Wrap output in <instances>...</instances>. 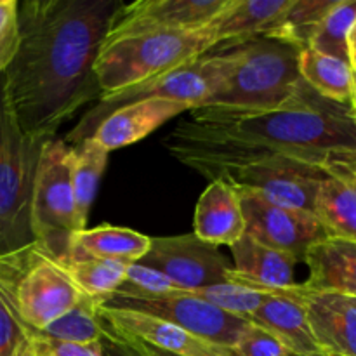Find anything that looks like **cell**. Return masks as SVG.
<instances>
[{"label":"cell","instance_id":"cell-26","mask_svg":"<svg viewBox=\"0 0 356 356\" xmlns=\"http://www.w3.org/2000/svg\"><path fill=\"white\" fill-rule=\"evenodd\" d=\"M99 306V301L86 296L79 305L54 320L51 325L30 334L45 339L66 341V343H97L104 334V323L97 315Z\"/></svg>","mask_w":356,"mask_h":356},{"label":"cell","instance_id":"cell-22","mask_svg":"<svg viewBox=\"0 0 356 356\" xmlns=\"http://www.w3.org/2000/svg\"><path fill=\"white\" fill-rule=\"evenodd\" d=\"M313 212L329 236L356 240V177L330 174L320 186Z\"/></svg>","mask_w":356,"mask_h":356},{"label":"cell","instance_id":"cell-21","mask_svg":"<svg viewBox=\"0 0 356 356\" xmlns=\"http://www.w3.org/2000/svg\"><path fill=\"white\" fill-rule=\"evenodd\" d=\"M149 245H152V238L143 233L103 225L75 233L70 240L66 256L139 263L149 250Z\"/></svg>","mask_w":356,"mask_h":356},{"label":"cell","instance_id":"cell-3","mask_svg":"<svg viewBox=\"0 0 356 356\" xmlns=\"http://www.w3.org/2000/svg\"><path fill=\"white\" fill-rule=\"evenodd\" d=\"M236 47L238 65L204 106L233 113H266L285 106L302 82L299 72L302 49L275 37L250 38Z\"/></svg>","mask_w":356,"mask_h":356},{"label":"cell","instance_id":"cell-2","mask_svg":"<svg viewBox=\"0 0 356 356\" xmlns=\"http://www.w3.org/2000/svg\"><path fill=\"white\" fill-rule=\"evenodd\" d=\"M177 125L188 134L235 141L329 170L356 172V111L316 94L302 80L285 106L266 113H233L214 106L188 111Z\"/></svg>","mask_w":356,"mask_h":356},{"label":"cell","instance_id":"cell-35","mask_svg":"<svg viewBox=\"0 0 356 356\" xmlns=\"http://www.w3.org/2000/svg\"><path fill=\"white\" fill-rule=\"evenodd\" d=\"M99 344L101 356H145L131 341H127L124 336L108 329L106 325H104V334L101 337Z\"/></svg>","mask_w":356,"mask_h":356},{"label":"cell","instance_id":"cell-10","mask_svg":"<svg viewBox=\"0 0 356 356\" xmlns=\"http://www.w3.org/2000/svg\"><path fill=\"white\" fill-rule=\"evenodd\" d=\"M139 264L160 271L190 292L228 284V273L233 268L219 247L195 235L152 238L149 250Z\"/></svg>","mask_w":356,"mask_h":356},{"label":"cell","instance_id":"cell-1","mask_svg":"<svg viewBox=\"0 0 356 356\" xmlns=\"http://www.w3.org/2000/svg\"><path fill=\"white\" fill-rule=\"evenodd\" d=\"M118 6L115 0L17 3L19 49L3 76L28 136L52 139L76 110L101 96L94 63Z\"/></svg>","mask_w":356,"mask_h":356},{"label":"cell","instance_id":"cell-25","mask_svg":"<svg viewBox=\"0 0 356 356\" xmlns=\"http://www.w3.org/2000/svg\"><path fill=\"white\" fill-rule=\"evenodd\" d=\"M61 261L63 268L68 271L72 280L79 285L80 291L89 298L103 305L108 298L115 294L122 282L125 280L127 264L122 261L92 259V257L66 256Z\"/></svg>","mask_w":356,"mask_h":356},{"label":"cell","instance_id":"cell-18","mask_svg":"<svg viewBox=\"0 0 356 356\" xmlns=\"http://www.w3.org/2000/svg\"><path fill=\"white\" fill-rule=\"evenodd\" d=\"M229 249L233 254V268L228 273L229 284H240L250 289H289L296 285L298 259L289 254L264 245L249 233Z\"/></svg>","mask_w":356,"mask_h":356},{"label":"cell","instance_id":"cell-24","mask_svg":"<svg viewBox=\"0 0 356 356\" xmlns=\"http://www.w3.org/2000/svg\"><path fill=\"white\" fill-rule=\"evenodd\" d=\"M108 152L94 138H86L72 148V183L75 193L76 216L83 229L87 226L90 207L96 198L101 177L108 163Z\"/></svg>","mask_w":356,"mask_h":356},{"label":"cell","instance_id":"cell-43","mask_svg":"<svg viewBox=\"0 0 356 356\" xmlns=\"http://www.w3.org/2000/svg\"><path fill=\"white\" fill-rule=\"evenodd\" d=\"M355 177H356V172H355Z\"/></svg>","mask_w":356,"mask_h":356},{"label":"cell","instance_id":"cell-28","mask_svg":"<svg viewBox=\"0 0 356 356\" xmlns=\"http://www.w3.org/2000/svg\"><path fill=\"white\" fill-rule=\"evenodd\" d=\"M336 0H292L280 23L266 37L284 38L301 49L309 45L313 33Z\"/></svg>","mask_w":356,"mask_h":356},{"label":"cell","instance_id":"cell-4","mask_svg":"<svg viewBox=\"0 0 356 356\" xmlns=\"http://www.w3.org/2000/svg\"><path fill=\"white\" fill-rule=\"evenodd\" d=\"M216 49L207 26L184 31H153L104 42L94 75L101 96L120 92L202 58Z\"/></svg>","mask_w":356,"mask_h":356},{"label":"cell","instance_id":"cell-5","mask_svg":"<svg viewBox=\"0 0 356 356\" xmlns=\"http://www.w3.org/2000/svg\"><path fill=\"white\" fill-rule=\"evenodd\" d=\"M49 141V139H47ZM45 141L21 129L0 75V257L35 242L31 197Z\"/></svg>","mask_w":356,"mask_h":356},{"label":"cell","instance_id":"cell-15","mask_svg":"<svg viewBox=\"0 0 356 356\" xmlns=\"http://www.w3.org/2000/svg\"><path fill=\"white\" fill-rule=\"evenodd\" d=\"M193 108L186 103L170 99H143L136 103L124 104L111 111L94 131L90 138L96 139L101 146L113 152L117 148L134 145L146 136L152 134L165 122L172 120L184 111Z\"/></svg>","mask_w":356,"mask_h":356},{"label":"cell","instance_id":"cell-23","mask_svg":"<svg viewBox=\"0 0 356 356\" xmlns=\"http://www.w3.org/2000/svg\"><path fill=\"white\" fill-rule=\"evenodd\" d=\"M299 72L302 80L320 96L341 104H351L353 101L355 70L350 63L306 47L299 56Z\"/></svg>","mask_w":356,"mask_h":356},{"label":"cell","instance_id":"cell-40","mask_svg":"<svg viewBox=\"0 0 356 356\" xmlns=\"http://www.w3.org/2000/svg\"><path fill=\"white\" fill-rule=\"evenodd\" d=\"M351 106H353L355 111H356V94H353V101H351Z\"/></svg>","mask_w":356,"mask_h":356},{"label":"cell","instance_id":"cell-33","mask_svg":"<svg viewBox=\"0 0 356 356\" xmlns=\"http://www.w3.org/2000/svg\"><path fill=\"white\" fill-rule=\"evenodd\" d=\"M240 356H289L291 351L278 337L261 327L249 323L233 348Z\"/></svg>","mask_w":356,"mask_h":356},{"label":"cell","instance_id":"cell-34","mask_svg":"<svg viewBox=\"0 0 356 356\" xmlns=\"http://www.w3.org/2000/svg\"><path fill=\"white\" fill-rule=\"evenodd\" d=\"M31 356H101V344L97 343H66V341L45 339L31 336Z\"/></svg>","mask_w":356,"mask_h":356},{"label":"cell","instance_id":"cell-9","mask_svg":"<svg viewBox=\"0 0 356 356\" xmlns=\"http://www.w3.org/2000/svg\"><path fill=\"white\" fill-rule=\"evenodd\" d=\"M103 306L129 312L145 313L156 316L160 320L174 323L186 332L211 341L221 346L235 348L240 336L249 325V320L242 316L232 315L209 302L202 301L191 292L172 294L165 298H124V296H111Z\"/></svg>","mask_w":356,"mask_h":356},{"label":"cell","instance_id":"cell-11","mask_svg":"<svg viewBox=\"0 0 356 356\" xmlns=\"http://www.w3.org/2000/svg\"><path fill=\"white\" fill-rule=\"evenodd\" d=\"M247 233L273 249L305 261L309 247L329 236L313 212L273 204L259 195L238 190Z\"/></svg>","mask_w":356,"mask_h":356},{"label":"cell","instance_id":"cell-14","mask_svg":"<svg viewBox=\"0 0 356 356\" xmlns=\"http://www.w3.org/2000/svg\"><path fill=\"white\" fill-rule=\"evenodd\" d=\"M298 285L289 289L254 287V291L266 292V298L263 305L250 315L249 322L278 337L291 353H316L322 350L313 336L308 312L299 296Z\"/></svg>","mask_w":356,"mask_h":356},{"label":"cell","instance_id":"cell-30","mask_svg":"<svg viewBox=\"0 0 356 356\" xmlns=\"http://www.w3.org/2000/svg\"><path fill=\"white\" fill-rule=\"evenodd\" d=\"M181 285L170 280L160 271L152 270L139 263L127 264L125 270V280L120 287L115 291L113 296H124V298H165L172 294H184Z\"/></svg>","mask_w":356,"mask_h":356},{"label":"cell","instance_id":"cell-8","mask_svg":"<svg viewBox=\"0 0 356 356\" xmlns=\"http://www.w3.org/2000/svg\"><path fill=\"white\" fill-rule=\"evenodd\" d=\"M31 229L58 259L68 254L70 240L82 232L72 183V146L65 139L42 145L31 197Z\"/></svg>","mask_w":356,"mask_h":356},{"label":"cell","instance_id":"cell-31","mask_svg":"<svg viewBox=\"0 0 356 356\" xmlns=\"http://www.w3.org/2000/svg\"><path fill=\"white\" fill-rule=\"evenodd\" d=\"M0 356H31L30 330L21 322L0 284Z\"/></svg>","mask_w":356,"mask_h":356},{"label":"cell","instance_id":"cell-20","mask_svg":"<svg viewBox=\"0 0 356 356\" xmlns=\"http://www.w3.org/2000/svg\"><path fill=\"white\" fill-rule=\"evenodd\" d=\"M292 0H229L228 6L207 24L218 45H236L266 37L277 28Z\"/></svg>","mask_w":356,"mask_h":356},{"label":"cell","instance_id":"cell-38","mask_svg":"<svg viewBox=\"0 0 356 356\" xmlns=\"http://www.w3.org/2000/svg\"><path fill=\"white\" fill-rule=\"evenodd\" d=\"M289 356H341V355H336V353H330V351H316V353H309V355H294L291 353Z\"/></svg>","mask_w":356,"mask_h":356},{"label":"cell","instance_id":"cell-17","mask_svg":"<svg viewBox=\"0 0 356 356\" xmlns=\"http://www.w3.org/2000/svg\"><path fill=\"white\" fill-rule=\"evenodd\" d=\"M195 236L219 247L238 242L247 233L240 193L225 179L209 183L195 209Z\"/></svg>","mask_w":356,"mask_h":356},{"label":"cell","instance_id":"cell-12","mask_svg":"<svg viewBox=\"0 0 356 356\" xmlns=\"http://www.w3.org/2000/svg\"><path fill=\"white\" fill-rule=\"evenodd\" d=\"M228 3L229 0H138L120 3L104 42L153 31L198 30L207 26Z\"/></svg>","mask_w":356,"mask_h":356},{"label":"cell","instance_id":"cell-27","mask_svg":"<svg viewBox=\"0 0 356 356\" xmlns=\"http://www.w3.org/2000/svg\"><path fill=\"white\" fill-rule=\"evenodd\" d=\"M356 23V0H336L309 40V49L351 65L350 33Z\"/></svg>","mask_w":356,"mask_h":356},{"label":"cell","instance_id":"cell-16","mask_svg":"<svg viewBox=\"0 0 356 356\" xmlns=\"http://www.w3.org/2000/svg\"><path fill=\"white\" fill-rule=\"evenodd\" d=\"M298 291L320 350L356 356V305L351 298L313 292L302 284L298 285Z\"/></svg>","mask_w":356,"mask_h":356},{"label":"cell","instance_id":"cell-29","mask_svg":"<svg viewBox=\"0 0 356 356\" xmlns=\"http://www.w3.org/2000/svg\"><path fill=\"white\" fill-rule=\"evenodd\" d=\"M197 296L202 301L209 302V305L216 306V308L222 309L232 315L242 316V318L249 320L250 315L263 305L266 292L254 291V289L245 287L240 284H218L211 285V287L200 289V291L191 292Z\"/></svg>","mask_w":356,"mask_h":356},{"label":"cell","instance_id":"cell-41","mask_svg":"<svg viewBox=\"0 0 356 356\" xmlns=\"http://www.w3.org/2000/svg\"><path fill=\"white\" fill-rule=\"evenodd\" d=\"M355 70V68H353ZM353 83H355V92L353 94H356V70L353 72Z\"/></svg>","mask_w":356,"mask_h":356},{"label":"cell","instance_id":"cell-13","mask_svg":"<svg viewBox=\"0 0 356 356\" xmlns=\"http://www.w3.org/2000/svg\"><path fill=\"white\" fill-rule=\"evenodd\" d=\"M97 315L104 325L122 336L148 343L177 356H240L233 348L214 344L186 332L174 323L145 313L101 305Z\"/></svg>","mask_w":356,"mask_h":356},{"label":"cell","instance_id":"cell-37","mask_svg":"<svg viewBox=\"0 0 356 356\" xmlns=\"http://www.w3.org/2000/svg\"><path fill=\"white\" fill-rule=\"evenodd\" d=\"M350 49H351V54H355V52H356V23H355L353 30H351V33H350Z\"/></svg>","mask_w":356,"mask_h":356},{"label":"cell","instance_id":"cell-7","mask_svg":"<svg viewBox=\"0 0 356 356\" xmlns=\"http://www.w3.org/2000/svg\"><path fill=\"white\" fill-rule=\"evenodd\" d=\"M0 284L30 332L45 329L86 298L40 242L0 257Z\"/></svg>","mask_w":356,"mask_h":356},{"label":"cell","instance_id":"cell-39","mask_svg":"<svg viewBox=\"0 0 356 356\" xmlns=\"http://www.w3.org/2000/svg\"><path fill=\"white\" fill-rule=\"evenodd\" d=\"M351 66L356 70V52L355 54H351Z\"/></svg>","mask_w":356,"mask_h":356},{"label":"cell","instance_id":"cell-6","mask_svg":"<svg viewBox=\"0 0 356 356\" xmlns=\"http://www.w3.org/2000/svg\"><path fill=\"white\" fill-rule=\"evenodd\" d=\"M240 61L236 45H222L221 51L212 49L202 58L186 63L176 70L120 92L99 96V103L90 108L79 124L66 134L65 143H80L90 138L97 125L117 108L143 99H170L200 108L214 96L233 73Z\"/></svg>","mask_w":356,"mask_h":356},{"label":"cell","instance_id":"cell-19","mask_svg":"<svg viewBox=\"0 0 356 356\" xmlns=\"http://www.w3.org/2000/svg\"><path fill=\"white\" fill-rule=\"evenodd\" d=\"M302 263L309 271L306 289L356 298V240L325 236L309 247Z\"/></svg>","mask_w":356,"mask_h":356},{"label":"cell","instance_id":"cell-42","mask_svg":"<svg viewBox=\"0 0 356 356\" xmlns=\"http://www.w3.org/2000/svg\"><path fill=\"white\" fill-rule=\"evenodd\" d=\"M351 301H353V302H355V305H356V298H351Z\"/></svg>","mask_w":356,"mask_h":356},{"label":"cell","instance_id":"cell-32","mask_svg":"<svg viewBox=\"0 0 356 356\" xmlns=\"http://www.w3.org/2000/svg\"><path fill=\"white\" fill-rule=\"evenodd\" d=\"M16 0H0V75L6 73L19 49V16Z\"/></svg>","mask_w":356,"mask_h":356},{"label":"cell","instance_id":"cell-36","mask_svg":"<svg viewBox=\"0 0 356 356\" xmlns=\"http://www.w3.org/2000/svg\"><path fill=\"white\" fill-rule=\"evenodd\" d=\"M120 336H122V334H120ZM124 337L127 341H131V343L134 344V346L138 348V350L141 351V353L145 356H177V355H172V353H167V351L160 350V348H156V346H152V344H148V343H143V341L134 339V337H127V336H124Z\"/></svg>","mask_w":356,"mask_h":356}]
</instances>
